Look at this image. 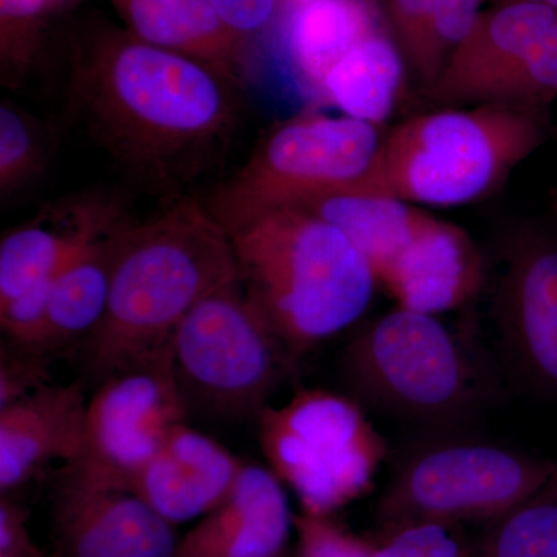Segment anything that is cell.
Here are the masks:
<instances>
[{
    "label": "cell",
    "mask_w": 557,
    "mask_h": 557,
    "mask_svg": "<svg viewBox=\"0 0 557 557\" xmlns=\"http://www.w3.org/2000/svg\"><path fill=\"white\" fill-rule=\"evenodd\" d=\"M245 461L188 424L172 429L126 491L171 522L201 519L223 500Z\"/></svg>",
    "instance_id": "obj_16"
},
{
    "label": "cell",
    "mask_w": 557,
    "mask_h": 557,
    "mask_svg": "<svg viewBox=\"0 0 557 557\" xmlns=\"http://www.w3.org/2000/svg\"><path fill=\"white\" fill-rule=\"evenodd\" d=\"M547 134L545 110L507 102L445 108L392 127L355 190L458 207L491 196Z\"/></svg>",
    "instance_id": "obj_4"
},
{
    "label": "cell",
    "mask_w": 557,
    "mask_h": 557,
    "mask_svg": "<svg viewBox=\"0 0 557 557\" xmlns=\"http://www.w3.org/2000/svg\"><path fill=\"white\" fill-rule=\"evenodd\" d=\"M293 530L282 480L245 461L228 496L180 539L175 557H282Z\"/></svg>",
    "instance_id": "obj_15"
},
{
    "label": "cell",
    "mask_w": 557,
    "mask_h": 557,
    "mask_svg": "<svg viewBox=\"0 0 557 557\" xmlns=\"http://www.w3.org/2000/svg\"><path fill=\"white\" fill-rule=\"evenodd\" d=\"M0 557H44L28 530V511L11 496L0 498Z\"/></svg>",
    "instance_id": "obj_31"
},
{
    "label": "cell",
    "mask_w": 557,
    "mask_h": 557,
    "mask_svg": "<svg viewBox=\"0 0 557 557\" xmlns=\"http://www.w3.org/2000/svg\"><path fill=\"white\" fill-rule=\"evenodd\" d=\"M490 523L480 557H557V475Z\"/></svg>",
    "instance_id": "obj_25"
},
{
    "label": "cell",
    "mask_w": 557,
    "mask_h": 557,
    "mask_svg": "<svg viewBox=\"0 0 557 557\" xmlns=\"http://www.w3.org/2000/svg\"><path fill=\"white\" fill-rule=\"evenodd\" d=\"M50 0H0L3 73L20 76L35 53L38 21Z\"/></svg>",
    "instance_id": "obj_28"
},
{
    "label": "cell",
    "mask_w": 557,
    "mask_h": 557,
    "mask_svg": "<svg viewBox=\"0 0 557 557\" xmlns=\"http://www.w3.org/2000/svg\"><path fill=\"white\" fill-rule=\"evenodd\" d=\"M485 277V260L467 231L428 214L379 284L397 307L438 317L467 306Z\"/></svg>",
    "instance_id": "obj_14"
},
{
    "label": "cell",
    "mask_w": 557,
    "mask_h": 557,
    "mask_svg": "<svg viewBox=\"0 0 557 557\" xmlns=\"http://www.w3.org/2000/svg\"><path fill=\"white\" fill-rule=\"evenodd\" d=\"M87 401L81 383L46 384L0 409V493L11 496L47 465L78 460Z\"/></svg>",
    "instance_id": "obj_17"
},
{
    "label": "cell",
    "mask_w": 557,
    "mask_h": 557,
    "mask_svg": "<svg viewBox=\"0 0 557 557\" xmlns=\"http://www.w3.org/2000/svg\"><path fill=\"white\" fill-rule=\"evenodd\" d=\"M207 64L106 33L78 50L70 100L121 166L163 183L188 178L236 121L230 84Z\"/></svg>",
    "instance_id": "obj_1"
},
{
    "label": "cell",
    "mask_w": 557,
    "mask_h": 557,
    "mask_svg": "<svg viewBox=\"0 0 557 557\" xmlns=\"http://www.w3.org/2000/svg\"><path fill=\"white\" fill-rule=\"evenodd\" d=\"M380 126L347 115L300 113L277 124L209 200L228 234L282 209L357 189L379 157Z\"/></svg>",
    "instance_id": "obj_8"
},
{
    "label": "cell",
    "mask_w": 557,
    "mask_h": 557,
    "mask_svg": "<svg viewBox=\"0 0 557 557\" xmlns=\"http://www.w3.org/2000/svg\"><path fill=\"white\" fill-rule=\"evenodd\" d=\"M293 5H300V3L310 2V0H292Z\"/></svg>",
    "instance_id": "obj_34"
},
{
    "label": "cell",
    "mask_w": 557,
    "mask_h": 557,
    "mask_svg": "<svg viewBox=\"0 0 557 557\" xmlns=\"http://www.w3.org/2000/svg\"><path fill=\"white\" fill-rule=\"evenodd\" d=\"M502 2H507V0H502ZM527 2L542 3V5H548L557 10V0H527Z\"/></svg>",
    "instance_id": "obj_33"
},
{
    "label": "cell",
    "mask_w": 557,
    "mask_h": 557,
    "mask_svg": "<svg viewBox=\"0 0 557 557\" xmlns=\"http://www.w3.org/2000/svg\"><path fill=\"white\" fill-rule=\"evenodd\" d=\"M129 35L157 49L207 64L237 78L244 36L226 24L209 0H110Z\"/></svg>",
    "instance_id": "obj_19"
},
{
    "label": "cell",
    "mask_w": 557,
    "mask_h": 557,
    "mask_svg": "<svg viewBox=\"0 0 557 557\" xmlns=\"http://www.w3.org/2000/svg\"><path fill=\"white\" fill-rule=\"evenodd\" d=\"M557 465L467 429L429 431L403 453L379 502L386 530L413 523L493 522L536 496Z\"/></svg>",
    "instance_id": "obj_6"
},
{
    "label": "cell",
    "mask_w": 557,
    "mask_h": 557,
    "mask_svg": "<svg viewBox=\"0 0 557 557\" xmlns=\"http://www.w3.org/2000/svg\"><path fill=\"white\" fill-rule=\"evenodd\" d=\"M170 354L188 413L230 421L258 420L298 364L239 278L186 314L172 335Z\"/></svg>",
    "instance_id": "obj_7"
},
{
    "label": "cell",
    "mask_w": 557,
    "mask_h": 557,
    "mask_svg": "<svg viewBox=\"0 0 557 557\" xmlns=\"http://www.w3.org/2000/svg\"><path fill=\"white\" fill-rule=\"evenodd\" d=\"M58 557H175V525L119 487L64 472L54 502Z\"/></svg>",
    "instance_id": "obj_12"
},
{
    "label": "cell",
    "mask_w": 557,
    "mask_h": 557,
    "mask_svg": "<svg viewBox=\"0 0 557 557\" xmlns=\"http://www.w3.org/2000/svg\"><path fill=\"white\" fill-rule=\"evenodd\" d=\"M247 298L299 359L364 314L379 281L343 231L300 208L231 234Z\"/></svg>",
    "instance_id": "obj_3"
},
{
    "label": "cell",
    "mask_w": 557,
    "mask_h": 557,
    "mask_svg": "<svg viewBox=\"0 0 557 557\" xmlns=\"http://www.w3.org/2000/svg\"><path fill=\"white\" fill-rule=\"evenodd\" d=\"M50 2H53V0H50Z\"/></svg>",
    "instance_id": "obj_35"
},
{
    "label": "cell",
    "mask_w": 557,
    "mask_h": 557,
    "mask_svg": "<svg viewBox=\"0 0 557 557\" xmlns=\"http://www.w3.org/2000/svg\"><path fill=\"white\" fill-rule=\"evenodd\" d=\"M408 72L395 39L376 30L329 70L318 90L343 115L381 126L394 112Z\"/></svg>",
    "instance_id": "obj_22"
},
{
    "label": "cell",
    "mask_w": 557,
    "mask_h": 557,
    "mask_svg": "<svg viewBox=\"0 0 557 557\" xmlns=\"http://www.w3.org/2000/svg\"><path fill=\"white\" fill-rule=\"evenodd\" d=\"M298 552L295 557H375L373 545L359 541L329 519L302 512L295 516Z\"/></svg>",
    "instance_id": "obj_29"
},
{
    "label": "cell",
    "mask_w": 557,
    "mask_h": 557,
    "mask_svg": "<svg viewBox=\"0 0 557 557\" xmlns=\"http://www.w3.org/2000/svg\"><path fill=\"white\" fill-rule=\"evenodd\" d=\"M386 531L383 542L373 545L375 557H460V545L449 527L413 523Z\"/></svg>",
    "instance_id": "obj_30"
},
{
    "label": "cell",
    "mask_w": 557,
    "mask_h": 557,
    "mask_svg": "<svg viewBox=\"0 0 557 557\" xmlns=\"http://www.w3.org/2000/svg\"><path fill=\"white\" fill-rule=\"evenodd\" d=\"M376 30L370 0H310L289 13L284 46L296 72L318 89L329 70Z\"/></svg>",
    "instance_id": "obj_23"
},
{
    "label": "cell",
    "mask_w": 557,
    "mask_h": 557,
    "mask_svg": "<svg viewBox=\"0 0 557 557\" xmlns=\"http://www.w3.org/2000/svg\"><path fill=\"white\" fill-rule=\"evenodd\" d=\"M336 226L364 255L376 281L412 242L428 218L408 201L364 190H339L298 207Z\"/></svg>",
    "instance_id": "obj_20"
},
{
    "label": "cell",
    "mask_w": 557,
    "mask_h": 557,
    "mask_svg": "<svg viewBox=\"0 0 557 557\" xmlns=\"http://www.w3.org/2000/svg\"><path fill=\"white\" fill-rule=\"evenodd\" d=\"M269 468L292 487L302 512L329 516L364 496L387 456V443L357 399L300 388L258 418Z\"/></svg>",
    "instance_id": "obj_9"
},
{
    "label": "cell",
    "mask_w": 557,
    "mask_h": 557,
    "mask_svg": "<svg viewBox=\"0 0 557 557\" xmlns=\"http://www.w3.org/2000/svg\"><path fill=\"white\" fill-rule=\"evenodd\" d=\"M186 418L168 350L98 383L87 401L83 449L65 472L90 485L127 490Z\"/></svg>",
    "instance_id": "obj_10"
},
{
    "label": "cell",
    "mask_w": 557,
    "mask_h": 557,
    "mask_svg": "<svg viewBox=\"0 0 557 557\" xmlns=\"http://www.w3.org/2000/svg\"><path fill=\"white\" fill-rule=\"evenodd\" d=\"M343 373L359 405L428 431L467 429L493 391L478 355L438 317L401 307L359 330Z\"/></svg>",
    "instance_id": "obj_5"
},
{
    "label": "cell",
    "mask_w": 557,
    "mask_h": 557,
    "mask_svg": "<svg viewBox=\"0 0 557 557\" xmlns=\"http://www.w3.org/2000/svg\"><path fill=\"white\" fill-rule=\"evenodd\" d=\"M209 3L242 36L269 28L281 9V0H209Z\"/></svg>",
    "instance_id": "obj_32"
},
{
    "label": "cell",
    "mask_w": 557,
    "mask_h": 557,
    "mask_svg": "<svg viewBox=\"0 0 557 557\" xmlns=\"http://www.w3.org/2000/svg\"><path fill=\"white\" fill-rule=\"evenodd\" d=\"M116 228L81 248L53 278L38 347L54 357L70 344L86 343L104 317L112 276V236Z\"/></svg>",
    "instance_id": "obj_21"
},
{
    "label": "cell",
    "mask_w": 557,
    "mask_h": 557,
    "mask_svg": "<svg viewBox=\"0 0 557 557\" xmlns=\"http://www.w3.org/2000/svg\"><path fill=\"white\" fill-rule=\"evenodd\" d=\"M44 135L38 123L11 101L0 106V196H11L42 171Z\"/></svg>",
    "instance_id": "obj_26"
},
{
    "label": "cell",
    "mask_w": 557,
    "mask_h": 557,
    "mask_svg": "<svg viewBox=\"0 0 557 557\" xmlns=\"http://www.w3.org/2000/svg\"><path fill=\"white\" fill-rule=\"evenodd\" d=\"M113 228L109 211L81 205L9 231L0 242V307L53 281L81 248Z\"/></svg>",
    "instance_id": "obj_18"
},
{
    "label": "cell",
    "mask_w": 557,
    "mask_h": 557,
    "mask_svg": "<svg viewBox=\"0 0 557 557\" xmlns=\"http://www.w3.org/2000/svg\"><path fill=\"white\" fill-rule=\"evenodd\" d=\"M237 278L228 231L199 201H178L141 225L119 226L108 309L84 343L87 372L101 383L166 354L186 314Z\"/></svg>",
    "instance_id": "obj_2"
},
{
    "label": "cell",
    "mask_w": 557,
    "mask_h": 557,
    "mask_svg": "<svg viewBox=\"0 0 557 557\" xmlns=\"http://www.w3.org/2000/svg\"><path fill=\"white\" fill-rule=\"evenodd\" d=\"M53 358L44 348L5 338L0 346V409L49 384Z\"/></svg>",
    "instance_id": "obj_27"
},
{
    "label": "cell",
    "mask_w": 557,
    "mask_h": 557,
    "mask_svg": "<svg viewBox=\"0 0 557 557\" xmlns=\"http://www.w3.org/2000/svg\"><path fill=\"white\" fill-rule=\"evenodd\" d=\"M502 259L493 304L498 350L516 383L557 403V237L523 231Z\"/></svg>",
    "instance_id": "obj_11"
},
{
    "label": "cell",
    "mask_w": 557,
    "mask_h": 557,
    "mask_svg": "<svg viewBox=\"0 0 557 557\" xmlns=\"http://www.w3.org/2000/svg\"><path fill=\"white\" fill-rule=\"evenodd\" d=\"M557 20V10L507 0L482 11L457 47L429 97L443 108L498 102L530 51Z\"/></svg>",
    "instance_id": "obj_13"
},
{
    "label": "cell",
    "mask_w": 557,
    "mask_h": 557,
    "mask_svg": "<svg viewBox=\"0 0 557 557\" xmlns=\"http://www.w3.org/2000/svg\"><path fill=\"white\" fill-rule=\"evenodd\" d=\"M482 0H388V16L406 65L431 90L479 21Z\"/></svg>",
    "instance_id": "obj_24"
}]
</instances>
